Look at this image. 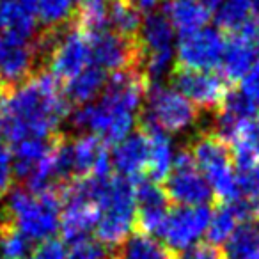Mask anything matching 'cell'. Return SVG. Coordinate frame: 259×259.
<instances>
[{
	"mask_svg": "<svg viewBox=\"0 0 259 259\" xmlns=\"http://www.w3.org/2000/svg\"><path fill=\"white\" fill-rule=\"evenodd\" d=\"M69 115V101L61 83L47 71H37L6 96L0 130L11 148L27 139H54Z\"/></svg>",
	"mask_w": 259,
	"mask_h": 259,
	"instance_id": "1",
	"label": "cell"
},
{
	"mask_svg": "<svg viewBox=\"0 0 259 259\" xmlns=\"http://www.w3.org/2000/svg\"><path fill=\"white\" fill-rule=\"evenodd\" d=\"M148 89L149 80L141 66L114 73L96 101L76 108L73 126L80 134L103 139L108 146L117 144L134 132Z\"/></svg>",
	"mask_w": 259,
	"mask_h": 259,
	"instance_id": "2",
	"label": "cell"
},
{
	"mask_svg": "<svg viewBox=\"0 0 259 259\" xmlns=\"http://www.w3.org/2000/svg\"><path fill=\"white\" fill-rule=\"evenodd\" d=\"M135 187L137 183L121 176L93 178L94 201L100 209L94 231L98 241L110 250L121 245L135 226Z\"/></svg>",
	"mask_w": 259,
	"mask_h": 259,
	"instance_id": "3",
	"label": "cell"
},
{
	"mask_svg": "<svg viewBox=\"0 0 259 259\" xmlns=\"http://www.w3.org/2000/svg\"><path fill=\"white\" fill-rule=\"evenodd\" d=\"M61 208V190L34 192L25 187H15L0 206V213L30 241H45L57 233Z\"/></svg>",
	"mask_w": 259,
	"mask_h": 259,
	"instance_id": "4",
	"label": "cell"
},
{
	"mask_svg": "<svg viewBox=\"0 0 259 259\" xmlns=\"http://www.w3.org/2000/svg\"><path fill=\"white\" fill-rule=\"evenodd\" d=\"M187 151L220 202L240 201L233 153L222 137H219L215 132H202L195 135Z\"/></svg>",
	"mask_w": 259,
	"mask_h": 259,
	"instance_id": "5",
	"label": "cell"
},
{
	"mask_svg": "<svg viewBox=\"0 0 259 259\" xmlns=\"http://www.w3.org/2000/svg\"><path fill=\"white\" fill-rule=\"evenodd\" d=\"M139 54H141V66L149 80L160 83V80L170 71V66L176 57V37L174 27L160 13H148L142 20L141 32L137 36Z\"/></svg>",
	"mask_w": 259,
	"mask_h": 259,
	"instance_id": "6",
	"label": "cell"
},
{
	"mask_svg": "<svg viewBox=\"0 0 259 259\" xmlns=\"http://www.w3.org/2000/svg\"><path fill=\"white\" fill-rule=\"evenodd\" d=\"M142 126L163 134H181L197 121V108L174 87L151 83L142 110Z\"/></svg>",
	"mask_w": 259,
	"mask_h": 259,
	"instance_id": "7",
	"label": "cell"
},
{
	"mask_svg": "<svg viewBox=\"0 0 259 259\" xmlns=\"http://www.w3.org/2000/svg\"><path fill=\"white\" fill-rule=\"evenodd\" d=\"M163 192L170 204L178 206H206L213 197L208 181L195 167L187 149L174 156L172 169L163 181Z\"/></svg>",
	"mask_w": 259,
	"mask_h": 259,
	"instance_id": "8",
	"label": "cell"
},
{
	"mask_svg": "<svg viewBox=\"0 0 259 259\" xmlns=\"http://www.w3.org/2000/svg\"><path fill=\"white\" fill-rule=\"evenodd\" d=\"M226 36L220 30L204 27L183 34L176 45V68L192 71H211L219 68L224 57Z\"/></svg>",
	"mask_w": 259,
	"mask_h": 259,
	"instance_id": "9",
	"label": "cell"
},
{
	"mask_svg": "<svg viewBox=\"0 0 259 259\" xmlns=\"http://www.w3.org/2000/svg\"><path fill=\"white\" fill-rule=\"evenodd\" d=\"M211 209L208 206H178L170 208L163 229L160 233L162 243L174 255L194 247L195 241L206 233Z\"/></svg>",
	"mask_w": 259,
	"mask_h": 259,
	"instance_id": "10",
	"label": "cell"
},
{
	"mask_svg": "<svg viewBox=\"0 0 259 259\" xmlns=\"http://www.w3.org/2000/svg\"><path fill=\"white\" fill-rule=\"evenodd\" d=\"M172 85L180 94H183L195 108L215 110L222 105L231 91V83L222 75L213 71H192V69L174 68Z\"/></svg>",
	"mask_w": 259,
	"mask_h": 259,
	"instance_id": "11",
	"label": "cell"
},
{
	"mask_svg": "<svg viewBox=\"0 0 259 259\" xmlns=\"http://www.w3.org/2000/svg\"><path fill=\"white\" fill-rule=\"evenodd\" d=\"M41 55L34 43L16 41L0 34V89L11 93L13 89L39 71Z\"/></svg>",
	"mask_w": 259,
	"mask_h": 259,
	"instance_id": "12",
	"label": "cell"
},
{
	"mask_svg": "<svg viewBox=\"0 0 259 259\" xmlns=\"http://www.w3.org/2000/svg\"><path fill=\"white\" fill-rule=\"evenodd\" d=\"M91 64L105 73H117L122 69L141 66L137 39H126L114 30H100L89 34ZM142 68V66H141Z\"/></svg>",
	"mask_w": 259,
	"mask_h": 259,
	"instance_id": "13",
	"label": "cell"
},
{
	"mask_svg": "<svg viewBox=\"0 0 259 259\" xmlns=\"http://www.w3.org/2000/svg\"><path fill=\"white\" fill-rule=\"evenodd\" d=\"M259 61V25L248 23L241 30L229 34L226 39L224 57L220 62L222 76L229 83L240 82L248 69Z\"/></svg>",
	"mask_w": 259,
	"mask_h": 259,
	"instance_id": "14",
	"label": "cell"
},
{
	"mask_svg": "<svg viewBox=\"0 0 259 259\" xmlns=\"http://www.w3.org/2000/svg\"><path fill=\"white\" fill-rule=\"evenodd\" d=\"M68 149L75 180L105 178L110 174V149L103 139L93 134H78L68 139Z\"/></svg>",
	"mask_w": 259,
	"mask_h": 259,
	"instance_id": "15",
	"label": "cell"
},
{
	"mask_svg": "<svg viewBox=\"0 0 259 259\" xmlns=\"http://www.w3.org/2000/svg\"><path fill=\"white\" fill-rule=\"evenodd\" d=\"M170 211V201L162 187L153 181H141L135 187V226L134 231L148 236H160Z\"/></svg>",
	"mask_w": 259,
	"mask_h": 259,
	"instance_id": "16",
	"label": "cell"
},
{
	"mask_svg": "<svg viewBox=\"0 0 259 259\" xmlns=\"http://www.w3.org/2000/svg\"><path fill=\"white\" fill-rule=\"evenodd\" d=\"M114 146L115 148L110 153V163L117 176L134 183L144 181L149 160L148 134L141 128L137 132H132L128 137Z\"/></svg>",
	"mask_w": 259,
	"mask_h": 259,
	"instance_id": "17",
	"label": "cell"
},
{
	"mask_svg": "<svg viewBox=\"0 0 259 259\" xmlns=\"http://www.w3.org/2000/svg\"><path fill=\"white\" fill-rule=\"evenodd\" d=\"M30 0H0V34L16 41L34 43L39 37Z\"/></svg>",
	"mask_w": 259,
	"mask_h": 259,
	"instance_id": "18",
	"label": "cell"
},
{
	"mask_svg": "<svg viewBox=\"0 0 259 259\" xmlns=\"http://www.w3.org/2000/svg\"><path fill=\"white\" fill-rule=\"evenodd\" d=\"M163 15L167 16L174 30L183 36L204 29L211 13L199 0H167Z\"/></svg>",
	"mask_w": 259,
	"mask_h": 259,
	"instance_id": "19",
	"label": "cell"
},
{
	"mask_svg": "<svg viewBox=\"0 0 259 259\" xmlns=\"http://www.w3.org/2000/svg\"><path fill=\"white\" fill-rule=\"evenodd\" d=\"M146 134H148L149 141V160H148V172H146V180L153 181V183H160L165 181L169 176L170 169L174 163V148L170 142L169 135L160 132L156 128H148L142 126Z\"/></svg>",
	"mask_w": 259,
	"mask_h": 259,
	"instance_id": "20",
	"label": "cell"
},
{
	"mask_svg": "<svg viewBox=\"0 0 259 259\" xmlns=\"http://www.w3.org/2000/svg\"><path fill=\"white\" fill-rule=\"evenodd\" d=\"M227 144L233 153L234 165L259 163V112L234 130Z\"/></svg>",
	"mask_w": 259,
	"mask_h": 259,
	"instance_id": "21",
	"label": "cell"
},
{
	"mask_svg": "<svg viewBox=\"0 0 259 259\" xmlns=\"http://www.w3.org/2000/svg\"><path fill=\"white\" fill-rule=\"evenodd\" d=\"M108 76L103 69L96 68V66H87L80 75H76L73 80L64 83V96L69 103H75L78 107L87 105L91 101L96 100L103 91L105 83H107Z\"/></svg>",
	"mask_w": 259,
	"mask_h": 259,
	"instance_id": "22",
	"label": "cell"
},
{
	"mask_svg": "<svg viewBox=\"0 0 259 259\" xmlns=\"http://www.w3.org/2000/svg\"><path fill=\"white\" fill-rule=\"evenodd\" d=\"M176 255L156 238L135 231L112 248V259H174Z\"/></svg>",
	"mask_w": 259,
	"mask_h": 259,
	"instance_id": "23",
	"label": "cell"
},
{
	"mask_svg": "<svg viewBox=\"0 0 259 259\" xmlns=\"http://www.w3.org/2000/svg\"><path fill=\"white\" fill-rule=\"evenodd\" d=\"M37 25L45 32L61 30L75 18L76 0H30Z\"/></svg>",
	"mask_w": 259,
	"mask_h": 259,
	"instance_id": "24",
	"label": "cell"
},
{
	"mask_svg": "<svg viewBox=\"0 0 259 259\" xmlns=\"http://www.w3.org/2000/svg\"><path fill=\"white\" fill-rule=\"evenodd\" d=\"M114 0H76L75 25L87 34L108 29V18Z\"/></svg>",
	"mask_w": 259,
	"mask_h": 259,
	"instance_id": "25",
	"label": "cell"
},
{
	"mask_svg": "<svg viewBox=\"0 0 259 259\" xmlns=\"http://www.w3.org/2000/svg\"><path fill=\"white\" fill-rule=\"evenodd\" d=\"M227 259H259V224L243 222L226 241Z\"/></svg>",
	"mask_w": 259,
	"mask_h": 259,
	"instance_id": "26",
	"label": "cell"
},
{
	"mask_svg": "<svg viewBox=\"0 0 259 259\" xmlns=\"http://www.w3.org/2000/svg\"><path fill=\"white\" fill-rule=\"evenodd\" d=\"M215 22L226 34H234L254 23L250 0H222L215 11Z\"/></svg>",
	"mask_w": 259,
	"mask_h": 259,
	"instance_id": "27",
	"label": "cell"
},
{
	"mask_svg": "<svg viewBox=\"0 0 259 259\" xmlns=\"http://www.w3.org/2000/svg\"><path fill=\"white\" fill-rule=\"evenodd\" d=\"M234 176L240 199H245L252 204L259 202V163L234 165Z\"/></svg>",
	"mask_w": 259,
	"mask_h": 259,
	"instance_id": "28",
	"label": "cell"
},
{
	"mask_svg": "<svg viewBox=\"0 0 259 259\" xmlns=\"http://www.w3.org/2000/svg\"><path fill=\"white\" fill-rule=\"evenodd\" d=\"M66 259H112V250L98 240L83 238L69 245V250H66Z\"/></svg>",
	"mask_w": 259,
	"mask_h": 259,
	"instance_id": "29",
	"label": "cell"
},
{
	"mask_svg": "<svg viewBox=\"0 0 259 259\" xmlns=\"http://www.w3.org/2000/svg\"><path fill=\"white\" fill-rule=\"evenodd\" d=\"M238 91L247 98V101L255 110H259V61L241 78V85Z\"/></svg>",
	"mask_w": 259,
	"mask_h": 259,
	"instance_id": "30",
	"label": "cell"
},
{
	"mask_svg": "<svg viewBox=\"0 0 259 259\" xmlns=\"http://www.w3.org/2000/svg\"><path fill=\"white\" fill-rule=\"evenodd\" d=\"M174 259H227V257L222 247H217V245H211L206 241V243L194 245L188 250L178 254Z\"/></svg>",
	"mask_w": 259,
	"mask_h": 259,
	"instance_id": "31",
	"label": "cell"
},
{
	"mask_svg": "<svg viewBox=\"0 0 259 259\" xmlns=\"http://www.w3.org/2000/svg\"><path fill=\"white\" fill-rule=\"evenodd\" d=\"M29 259H66V248L61 240H45L32 250Z\"/></svg>",
	"mask_w": 259,
	"mask_h": 259,
	"instance_id": "32",
	"label": "cell"
},
{
	"mask_svg": "<svg viewBox=\"0 0 259 259\" xmlns=\"http://www.w3.org/2000/svg\"><path fill=\"white\" fill-rule=\"evenodd\" d=\"M128 2L134 6L137 11H141L142 15H144V13H153V9L158 8L163 0H128Z\"/></svg>",
	"mask_w": 259,
	"mask_h": 259,
	"instance_id": "33",
	"label": "cell"
},
{
	"mask_svg": "<svg viewBox=\"0 0 259 259\" xmlns=\"http://www.w3.org/2000/svg\"><path fill=\"white\" fill-rule=\"evenodd\" d=\"M252 4V22L259 25V0H250Z\"/></svg>",
	"mask_w": 259,
	"mask_h": 259,
	"instance_id": "34",
	"label": "cell"
},
{
	"mask_svg": "<svg viewBox=\"0 0 259 259\" xmlns=\"http://www.w3.org/2000/svg\"><path fill=\"white\" fill-rule=\"evenodd\" d=\"M6 96H8V93H4V91L0 89V122H2V112H4V101H6Z\"/></svg>",
	"mask_w": 259,
	"mask_h": 259,
	"instance_id": "35",
	"label": "cell"
},
{
	"mask_svg": "<svg viewBox=\"0 0 259 259\" xmlns=\"http://www.w3.org/2000/svg\"><path fill=\"white\" fill-rule=\"evenodd\" d=\"M0 259H2V254H0Z\"/></svg>",
	"mask_w": 259,
	"mask_h": 259,
	"instance_id": "36",
	"label": "cell"
}]
</instances>
